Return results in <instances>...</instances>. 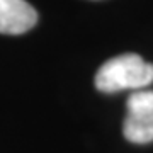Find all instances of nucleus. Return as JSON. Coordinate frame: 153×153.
Returning a JSON list of instances; mask_svg holds the SVG:
<instances>
[{
  "label": "nucleus",
  "instance_id": "nucleus-1",
  "mask_svg": "<svg viewBox=\"0 0 153 153\" xmlns=\"http://www.w3.org/2000/svg\"><path fill=\"white\" fill-rule=\"evenodd\" d=\"M153 82V65L136 53H124L111 58L99 68L95 87L100 92L111 94L119 90H143Z\"/></svg>",
  "mask_w": 153,
  "mask_h": 153
},
{
  "label": "nucleus",
  "instance_id": "nucleus-2",
  "mask_svg": "<svg viewBox=\"0 0 153 153\" xmlns=\"http://www.w3.org/2000/svg\"><path fill=\"white\" fill-rule=\"evenodd\" d=\"M123 133L128 141L145 145L153 141V90H134L126 102Z\"/></svg>",
  "mask_w": 153,
  "mask_h": 153
},
{
  "label": "nucleus",
  "instance_id": "nucleus-3",
  "mask_svg": "<svg viewBox=\"0 0 153 153\" xmlns=\"http://www.w3.org/2000/svg\"><path fill=\"white\" fill-rule=\"evenodd\" d=\"M38 22V12L26 0H0V33L22 34Z\"/></svg>",
  "mask_w": 153,
  "mask_h": 153
}]
</instances>
